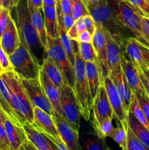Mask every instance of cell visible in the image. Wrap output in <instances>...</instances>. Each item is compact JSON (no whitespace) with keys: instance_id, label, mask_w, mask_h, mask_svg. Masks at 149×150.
Masks as SVG:
<instances>
[{"instance_id":"21","label":"cell","mask_w":149,"mask_h":150,"mask_svg":"<svg viewBox=\"0 0 149 150\" xmlns=\"http://www.w3.org/2000/svg\"><path fill=\"white\" fill-rule=\"evenodd\" d=\"M0 108L15 124L18 126H23L12 106L10 86L2 75L0 76Z\"/></svg>"},{"instance_id":"9","label":"cell","mask_w":149,"mask_h":150,"mask_svg":"<svg viewBox=\"0 0 149 150\" xmlns=\"http://www.w3.org/2000/svg\"><path fill=\"white\" fill-rule=\"evenodd\" d=\"M20 81L33 107H38L53 117L54 109L42 89L39 78L29 80L20 79Z\"/></svg>"},{"instance_id":"52","label":"cell","mask_w":149,"mask_h":150,"mask_svg":"<svg viewBox=\"0 0 149 150\" xmlns=\"http://www.w3.org/2000/svg\"><path fill=\"white\" fill-rule=\"evenodd\" d=\"M83 2H84L85 5L87 4H91V3H95V2H97L99 1V0H83Z\"/></svg>"},{"instance_id":"5","label":"cell","mask_w":149,"mask_h":150,"mask_svg":"<svg viewBox=\"0 0 149 150\" xmlns=\"http://www.w3.org/2000/svg\"><path fill=\"white\" fill-rule=\"evenodd\" d=\"M9 58L13 71L20 79L29 80L39 78L41 65L22 42Z\"/></svg>"},{"instance_id":"44","label":"cell","mask_w":149,"mask_h":150,"mask_svg":"<svg viewBox=\"0 0 149 150\" xmlns=\"http://www.w3.org/2000/svg\"><path fill=\"white\" fill-rule=\"evenodd\" d=\"M92 39H93V35H92L89 31L85 29V30H83V32L79 35L77 42H92Z\"/></svg>"},{"instance_id":"15","label":"cell","mask_w":149,"mask_h":150,"mask_svg":"<svg viewBox=\"0 0 149 150\" xmlns=\"http://www.w3.org/2000/svg\"><path fill=\"white\" fill-rule=\"evenodd\" d=\"M109 76L121 96L124 109L128 113L132 96V91L130 89L127 79L123 73L121 64L118 67L111 70L110 72Z\"/></svg>"},{"instance_id":"14","label":"cell","mask_w":149,"mask_h":150,"mask_svg":"<svg viewBox=\"0 0 149 150\" xmlns=\"http://www.w3.org/2000/svg\"><path fill=\"white\" fill-rule=\"evenodd\" d=\"M104 85L106 89L108 100L114 114L113 118L117 119L123 125L127 123V112L125 111L121 96L114 86L110 76L104 78Z\"/></svg>"},{"instance_id":"36","label":"cell","mask_w":149,"mask_h":150,"mask_svg":"<svg viewBox=\"0 0 149 150\" xmlns=\"http://www.w3.org/2000/svg\"><path fill=\"white\" fill-rule=\"evenodd\" d=\"M133 93L135 94L136 97H137V100H138L139 104H140V107L143 110V114H144L149 127V98L148 97L145 91L135 92H133Z\"/></svg>"},{"instance_id":"43","label":"cell","mask_w":149,"mask_h":150,"mask_svg":"<svg viewBox=\"0 0 149 150\" xmlns=\"http://www.w3.org/2000/svg\"><path fill=\"white\" fill-rule=\"evenodd\" d=\"M141 24L143 35H144L145 38V39L147 40L149 43V18L142 16Z\"/></svg>"},{"instance_id":"50","label":"cell","mask_w":149,"mask_h":150,"mask_svg":"<svg viewBox=\"0 0 149 150\" xmlns=\"http://www.w3.org/2000/svg\"><path fill=\"white\" fill-rule=\"evenodd\" d=\"M27 141H26V142H25V143L23 144L22 145V146H20V147L19 148V149L18 150H30V149H29V146H28Z\"/></svg>"},{"instance_id":"13","label":"cell","mask_w":149,"mask_h":150,"mask_svg":"<svg viewBox=\"0 0 149 150\" xmlns=\"http://www.w3.org/2000/svg\"><path fill=\"white\" fill-rule=\"evenodd\" d=\"M96 31L93 35L92 44L100 66L102 73V82L104 83V78L108 76L110 74L109 67L108 64L107 57V44L106 38L103 31V26L100 23H95Z\"/></svg>"},{"instance_id":"26","label":"cell","mask_w":149,"mask_h":150,"mask_svg":"<svg viewBox=\"0 0 149 150\" xmlns=\"http://www.w3.org/2000/svg\"><path fill=\"white\" fill-rule=\"evenodd\" d=\"M86 73L90 89L92 100L96 98V94L102 83V73L100 67L96 63L86 62Z\"/></svg>"},{"instance_id":"38","label":"cell","mask_w":149,"mask_h":150,"mask_svg":"<svg viewBox=\"0 0 149 150\" xmlns=\"http://www.w3.org/2000/svg\"><path fill=\"white\" fill-rule=\"evenodd\" d=\"M10 11L11 10L5 7H2L1 9V13H0V39L7 28L9 18L11 16Z\"/></svg>"},{"instance_id":"34","label":"cell","mask_w":149,"mask_h":150,"mask_svg":"<svg viewBox=\"0 0 149 150\" xmlns=\"http://www.w3.org/2000/svg\"><path fill=\"white\" fill-rule=\"evenodd\" d=\"M70 1H71L72 15L74 17V20L77 21L83 16L89 15V11L83 0H70Z\"/></svg>"},{"instance_id":"12","label":"cell","mask_w":149,"mask_h":150,"mask_svg":"<svg viewBox=\"0 0 149 150\" xmlns=\"http://www.w3.org/2000/svg\"><path fill=\"white\" fill-rule=\"evenodd\" d=\"M53 117L60 137L69 150H83L80 142L79 131L76 130L62 115L54 111Z\"/></svg>"},{"instance_id":"37","label":"cell","mask_w":149,"mask_h":150,"mask_svg":"<svg viewBox=\"0 0 149 150\" xmlns=\"http://www.w3.org/2000/svg\"><path fill=\"white\" fill-rule=\"evenodd\" d=\"M142 16L149 18V0H126Z\"/></svg>"},{"instance_id":"45","label":"cell","mask_w":149,"mask_h":150,"mask_svg":"<svg viewBox=\"0 0 149 150\" xmlns=\"http://www.w3.org/2000/svg\"><path fill=\"white\" fill-rule=\"evenodd\" d=\"M59 1L63 14H72L70 0H59Z\"/></svg>"},{"instance_id":"32","label":"cell","mask_w":149,"mask_h":150,"mask_svg":"<svg viewBox=\"0 0 149 150\" xmlns=\"http://www.w3.org/2000/svg\"><path fill=\"white\" fill-rule=\"evenodd\" d=\"M129 111H131V112L134 114V117H136V119H137L143 125H144L145 127H147L149 130L148 125L147 121H146V119L145 117L144 114H143V110H142L141 107H140V104H139L135 94L133 93V92L132 96H131V103H130L129 110Z\"/></svg>"},{"instance_id":"2","label":"cell","mask_w":149,"mask_h":150,"mask_svg":"<svg viewBox=\"0 0 149 150\" xmlns=\"http://www.w3.org/2000/svg\"><path fill=\"white\" fill-rule=\"evenodd\" d=\"M16 26L20 42L24 44L40 65L47 57L46 48L42 45L37 32L32 25L27 7V0H20L15 6Z\"/></svg>"},{"instance_id":"29","label":"cell","mask_w":149,"mask_h":150,"mask_svg":"<svg viewBox=\"0 0 149 150\" xmlns=\"http://www.w3.org/2000/svg\"><path fill=\"white\" fill-rule=\"evenodd\" d=\"M28 10L30 14V19L32 25L37 32L42 45L46 48L48 45V36L45 29V21H44L42 9L31 8Z\"/></svg>"},{"instance_id":"54","label":"cell","mask_w":149,"mask_h":150,"mask_svg":"<svg viewBox=\"0 0 149 150\" xmlns=\"http://www.w3.org/2000/svg\"><path fill=\"white\" fill-rule=\"evenodd\" d=\"M19 1L20 0H11V4H12V7H15L18 4Z\"/></svg>"},{"instance_id":"57","label":"cell","mask_w":149,"mask_h":150,"mask_svg":"<svg viewBox=\"0 0 149 150\" xmlns=\"http://www.w3.org/2000/svg\"><path fill=\"white\" fill-rule=\"evenodd\" d=\"M0 7H3V0H0Z\"/></svg>"},{"instance_id":"27","label":"cell","mask_w":149,"mask_h":150,"mask_svg":"<svg viewBox=\"0 0 149 150\" xmlns=\"http://www.w3.org/2000/svg\"><path fill=\"white\" fill-rule=\"evenodd\" d=\"M127 124L134 136L149 150V130L143 125L129 111L127 113Z\"/></svg>"},{"instance_id":"20","label":"cell","mask_w":149,"mask_h":150,"mask_svg":"<svg viewBox=\"0 0 149 150\" xmlns=\"http://www.w3.org/2000/svg\"><path fill=\"white\" fill-rule=\"evenodd\" d=\"M20 42L15 21L12 16L9 18L5 31L0 39V45L8 56L13 54Z\"/></svg>"},{"instance_id":"35","label":"cell","mask_w":149,"mask_h":150,"mask_svg":"<svg viewBox=\"0 0 149 150\" xmlns=\"http://www.w3.org/2000/svg\"><path fill=\"white\" fill-rule=\"evenodd\" d=\"M127 150H148L144 145L134 136L131 129L127 126Z\"/></svg>"},{"instance_id":"16","label":"cell","mask_w":149,"mask_h":150,"mask_svg":"<svg viewBox=\"0 0 149 150\" xmlns=\"http://www.w3.org/2000/svg\"><path fill=\"white\" fill-rule=\"evenodd\" d=\"M34 120L33 125L35 128L44 132L53 138L60 137L53 117L38 107H33Z\"/></svg>"},{"instance_id":"59","label":"cell","mask_w":149,"mask_h":150,"mask_svg":"<svg viewBox=\"0 0 149 150\" xmlns=\"http://www.w3.org/2000/svg\"><path fill=\"white\" fill-rule=\"evenodd\" d=\"M0 150H3V149H2V148H1V145H0Z\"/></svg>"},{"instance_id":"60","label":"cell","mask_w":149,"mask_h":150,"mask_svg":"<svg viewBox=\"0 0 149 150\" xmlns=\"http://www.w3.org/2000/svg\"><path fill=\"white\" fill-rule=\"evenodd\" d=\"M148 70H149V64H148Z\"/></svg>"},{"instance_id":"7","label":"cell","mask_w":149,"mask_h":150,"mask_svg":"<svg viewBox=\"0 0 149 150\" xmlns=\"http://www.w3.org/2000/svg\"><path fill=\"white\" fill-rule=\"evenodd\" d=\"M59 92L62 116L76 130L80 131L82 116L74 89L64 82L59 88Z\"/></svg>"},{"instance_id":"48","label":"cell","mask_w":149,"mask_h":150,"mask_svg":"<svg viewBox=\"0 0 149 150\" xmlns=\"http://www.w3.org/2000/svg\"><path fill=\"white\" fill-rule=\"evenodd\" d=\"M42 5L56 6V0H42Z\"/></svg>"},{"instance_id":"1","label":"cell","mask_w":149,"mask_h":150,"mask_svg":"<svg viewBox=\"0 0 149 150\" xmlns=\"http://www.w3.org/2000/svg\"><path fill=\"white\" fill-rule=\"evenodd\" d=\"M86 7L95 23L102 24L121 48L125 49L126 40L130 37L127 30H129L119 19L118 0H99L97 2L86 4Z\"/></svg>"},{"instance_id":"41","label":"cell","mask_w":149,"mask_h":150,"mask_svg":"<svg viewBox=\"0 0 149 150\" xmlns=\"http://www.w3.org/2000/svg\"><path fill=\"white\" fill-rule=\"evenodd\" d=\"M60 14H61V20H62L63 24H64L66 31L67 32L69 29H70L72 27L73 25L75 23V20H74V17H73L72 14H63L61 10Z\"/></svg>"},{"instance_id":"40","label":"cell","mask_w":149,"mask_h":150,"mask_svg":"<svg viewBox=\"0 0 149 150\" xmlns=\"http://www.w3.org/2000/svg\"><path fill=\"white\" fill-rule=\"evenodd\" d=\"M0 145L3 150H11L3 120H0Z\"/></svg>"},{"instance_id":"55","label":"cell","mask_w":149,"mask_h":150,"mask_svg":"<svg viewBox=\"0 0 149 150\" xmlns=\"http://www.w3.org/2000/svg\"><path fill=\"white\" fill-rule=\"evenodd\" d=\"M3 114H4V112H3V111H1V108H0V120H2Z\"/></svg>"},{"instance_id":"53","label":"cell","mask_w":149,"mask_h":150,"mask_svg":"<svg viewBox=\"0 0 149 150\" xmlns=\"http://www.w3.org/2000/svg\"><path fill=\"white\" fill-rule=\"evenodd\" d=\"M27 144H28V146H29V149H30V150H37L36 149V148H35V146H34V145L32 144L31 143V142H29V140L27 141Z\"/></svg>"},{"instance_id":"19","label":"cell","mask_w":149,"mask_h":150,"mask_svg":"<svg viewBox=\"0 0 149 150\" xmlns=\"http://www.w3.org/2000/svg\"><path fill=\"white\" fill-rule=\"evenodd\" d=\"M2 120L11 150H18L28 140L23 126L15 124L4 114Z\"/></svg>"},{"instance_id":"46","label":"cell","mask_w":149,"mask_h":150,"mask_svg":"<svg viewBox=\"0 0 149 150\" xmlns=\"http://www.w3.org/2000/svg\"><path fill=\"white\" fill-rule=\"evenodd\" d=\"M139 73H140V79H141V81L142 83H143L145 91L148 97L149 98V80L146 78V76H145V74L143 73V72L142 71V70H140V71H139Z\"/></svg>"},{"instance_id":"28","label":"cell","mask_w":149,"mask_h":150,"mask_svg":"<svg viewBox=\"0 0 149 150\" xmlns=\"http://www.w3.org/2000/svg\"><path fill=\"white\" fill-rule=\"evenodd\" d=\"M41 68L46 73L50 80L59 89L65 82L62 73L51 58L47 56L41 65Z\"/></svg>"},{"instance_id":"6","label":"cell","mask_w":149,"mask_h":150,"mask_svg":"<svg viewBox=\"0 0 149 150\" xmlns=\"http://www.w3.org/2000/svg\"><path fill=\"white\" fill-rule=\"evenodd\" d=\"M46 51L47 56L52 59L53 61L59 67L66 83L74 88V69L69 60L59 37L53 39L48 38Z\"/></svg>"},{"instance_id":"42","label":"cell","mask_w":149,"mask_h":150,"mask_svg":"<svg viewBox=\"0 0 149 150\" xmlns=\"http://www.w3.org/2000/svg\"><path fill=\"white\" fill-rule=\"evenodd\" d=\"M82 18H83V22H84L85 26H86V29L89 31L92 35H93L95 31H96V25H95V22L93 18L91 16V15H86Z\"/></svg>"},{"instance_id":"3","label":"cell","mask_w":149,"mask_h":150,"mask_svg":"<svg viewBox=\"0 0 149 150\" xmlns=\"http://www.w3.org/2000/svg\"><path fill=\"white\" fill-rule=\"evenodd\" d=\"M74 91L77 98L81 116L86 121H89L91 114L92 100L86 73V62L82 59L79 53L77 41L74 40Z\"/></svg>"},{"instance_id":"49","label":"cell","mask_w":149,"mask_h":150,"mask_svg":"<svg viewBox=\"0 0 149 150\" xmlns=\"http://www.w3.org/2000/svg\"><path fill=\"white\" fill-rule=\"evenodd\" d=\"M3 7H5V8L11 10V9L13 8L11 4V0H3Z\"/></svg>"},{"instance_id":"47","label":"cell","mask_w":149,"mask_h":150,"mask_svg":"<svg viewBox=\"0 0 149 150\" xmlns=\"http://www.w3.org/2000/svg\"><path fill=\"white\" fill-rule=\"evenodd\" d=\"M28 9L39 8L42 9V0H27Z\"/></svg>"},{"instance_id":"17","label":"cell","mask_w":149,"mask_h":150,"mask_svg":"<svg viewBox=\"0 0 149 150\" xmlns=\"http://www.w3.org/2000/svg\"><path fill=\"white\" fill-rule=\"evenodd\" d=\"M120 64H121L123 73L132 92L145 91L139 71L134 65V64L129 59L127 56L126 55L125 51L121 54Z\"/></svg>"},{"instance_id":"23","label":"cell","mask_w":149,"mask_h":150,"mask_svg":"<svg viewBox=\"0 0 149 150\" xmlns=\"http://www.w3.org/2000/svg\"><path fill=\"white\" fill-rule=\"evenodd\" d=\"M39 81L47 98L53 108L54 111L62 115L59 89L50 80L42 68L39 72Z\"/></svg>"},{"instance_id":"24","label":"cell","mask_w":149,"mask_h":150,"mask_svg":"<svg viewBox=\"0 0 149 150\" xmlns=\"http://www.w3.org/2000/svg\"><path fill=\"white\" fill-rule=\"evenodd\" d=\"M104 33L106 38L107 57L110 72L120 66L121 54L124 51V48L118 43L116 40L111 36L110 32L103 28Z\"/></svg>"},{"instance_id":"22","label":"cell","mask_w":149,"mask_h":150,"mask_svg":"<svg viewBox=\"0 0 149 150\" xmlns=\"http://www.w3.org/2000/svg\"><path fill=\"white\" fill-rule=\"evenodd\" d=\"M80 142L83 150H111L107 145L105 139L100 137L92 127L79 131Z\"/></svg>"},{"instance_id":"8","label":"cell","mask_w":149,"mask_h":150,"mask_svg":"<svg viewBox=\"0 0 149 150\" xmlns=\"http://www.w3.org/2000/svg\"><path fill=\"white\" fill-rule=\"evenodd\" d=\"M118 16L121 23L131 32L135 38L149 47V43L142 29V16L126 0H118Z\"/></svg>"},{"instance_id":"39","label":"cell","mask_w":149,"mask_h":150,"mask_svg":"<svg viewBox=\"0 0 149 150\" xmlns=\"http://www.w3.org/2000/svg\"><path fill=\"white\" fill-rule=\"evenodd\" d=\"M0 66H1L4 73V72L12 71V70L13 71L9 56L6 54L5 51L1 47V45H0Z\"/></svg>"},{"instance_id":"10","label":"cell","mask_w":149,"mask_h":150,"mask_svg":"<svg viewBox=\"0 0 149 150\" xmlns=\"http://www.w3.org/2000/svg\"><path fill=\"white\" fill-rule=\"evenodd\" d=\"M125 54L134 64L138 71L148 68L149 64V47L139 41L134 37H129L125 43Z\"/></svg>"},{"instance_id":"31","label":"cell","mask_w":149,"mask_h":150,"mask_svg":"<svg viewBox=\"0 0 149 150\" xmlns=\"http://www.w3.org/2000/svg\"><path fill=\"white\" fill-rule=\"evenodd\" d=\"M77 42L79 53L85 62H95L100 67L92 42Z\"/></svg>"},{"instance_id":"58","label":"cell","mask_w":149,"mask_h":150,"mask_svg":"<svg viewBox=\"0 0 149 150\" xmlns=\"http://www.w3.org/2000/svg\"><path fill=\"white\" fill-rule=\"evenodd\" d=\"M3 7H0V13H1V9H2Z\"/></svg>"},{"instance_id":"30","label":"cell","mask_w":149,"mask_h":150,"mask_svg":"<svg viewBox=\"0 0 149 150\" xmlns=\"http://www.w3.org/2000/svg\"><path fill=\"white\" fill-rule=\"evenodd\" d=\"M117 127H114L110 138H112L122 150H127V129L128 124L123 125L120 121L116 119Z\"/></svg>"},{"instance_id":"25","label":"cell","mask_w":149,"mask_h":150,"mask_svg":"<svg viewBox=\"0 0 149 150\" xmlns=\"http://www.w3.org/2000/svg\"><path fill=\"white\" fill-rule=\"evenodd\" d=\"M42 13L45 21L48 38L53 39L59 37L58 27V17H57L56 5L48 6L42 5Z\"/></svg>"},{"instance_id":"33","label":"cell","mask_w":149,"mask_h":150,"mask_svg":"<svg viewBox=\"0 0 149 150\" xmlns=\"http://www.w3.org/2000/svg\"><path fill=\"white\" fill-rule=\"evenodd\" d=\"M112 118L108 117V118L105 119L99 125L93 126V128L94 129L95 131L97 133L100 137L103 139H106L107 137H110V135L113 130V125H112Z\"/></svg>"},{"instance_id":"18","label":"cell","mask_w":149,"mask_h":150,"mask_svg":"<svg viewBox=\"0 0 149 150\" xmlns=\"http://www.w3.org/2000/svg\"><path fill=\"white\" fill-rule=\"evenodd\" d=\"M28 140L37 150H57L56 144L44 132L35 128L31 124L23 125Z\"/></svg>"},{"instance_id":"51","label":"cell","mask_w":149,"mask_h":150,"mask_svg":"<svg viewBox=\"0 0 149 150\" xmlns=\"http://www.w3.org/2000/svg\"><path fill=\"white\" fill-rule=\"evenodd\" d=\"M141 70L143 72V73H144L145 76H146V78H147V79L149 80V70H148V68H143Z\"/></svg>"},{"instance_id":"11","label":"cell","mask_w":149,"mask_h":150,"mask_svg":"<svg viewBox=\"0 0 149 150\" xmlns=\"http://www.w3.org/2000/svg\"><path fill=\"white\" fill-rule=\"evenodd\" d=\"M92 120L91 125L97 126L105 119L110 117L113 119L114 114L110 103L108 100L105 85L101 84L94 98L92 105Z\"/></svg>"},{"instance_id":"4","label":"cell","mask_w":149,"mask_h":150,"mask_svg":"<svg viewBox=\"0 0 149 150\" xmlns=\"http://www.w3.org/2000/svg\"><path fill=\"white\" fill-rule=\"evenodd\" d=\"M1 75L10 86L12 106L20 122L22 125L24 124L32 125L34 120L33 105L22 86L20 78L13 70L4 72Z\"/></svg>"},{"instance_id":"56","label":"cell","mask_w":149,"mask_h":150,"mask_svg":"<svg viewBox=\"0 0 149 150\" xmlns=\"http://www.w3.org/2000/svg\"><path fill=\"white\" fill-rule=\"evenodd\" d=\"M4 73V72H3V70H2V69H1V66H0V76H1V74H2V73Z\"/></svg>"}]
</instances>
